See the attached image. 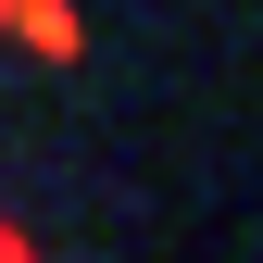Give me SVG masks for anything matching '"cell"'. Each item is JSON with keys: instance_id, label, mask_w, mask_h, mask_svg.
I'll list each match as a JSON object with an SVG mask.
<instances>
[{"instance_id": "6da1fadb", "label": "cell", "mask_w": 263, "mask_h": 263, "mask_svg": "<svg viewBox=\"0 0 263 263\" xmlns=\"http://www.w3.org/2000/svg\"><path fill=\"white\" fill-rule=\"evenodd\" d=\"M0 38H25L38 63H76L88 25H76V0H0Z\"/></svg>"}, {"instance_id": "7a4b0ae2", "label": "cell", "mask_w": 263, "mask_h": 263, "mask_svg": "<svg viewBox=\"0 0 263 263\" xmlns=\"http://www.w3.org/2000/svg\"><path fill=\"white\" fill-rule=\"evenodd\" d=\"M0 263H38V238H25V226H0Z\"/></svg>"}]
</instances>
